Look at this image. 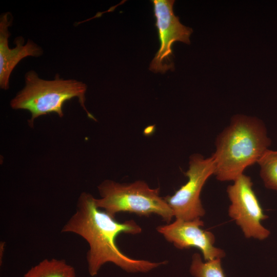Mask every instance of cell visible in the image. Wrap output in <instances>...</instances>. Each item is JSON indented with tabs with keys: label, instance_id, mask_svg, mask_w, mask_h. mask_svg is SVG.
<instances>
[{
	"label": "cell",
	"instance_id": "cell-1",
	"mask_svg": "<svg viewBox=\"0 0 277 277\" xmlns=\"http://www.w3.org/2000/svg\"><path fill=\"white\" fill-rule=\"evenodd\" d=\"M64 233H72L83 238L89 245L87 253L88 270L91 276L96 275L103 265L112 263L131 272H147L166 262H152L133 259L123 253L116 244L121 233L137 234L141 227L134 221L118 222L96 205L95 198L83 192L80 195L75 212L63 226Z\"/></svg>",
	"mask_w": 277,
	"mask_h": 277
},
{
	"label": "cell",
	"instance_id": "cell-2",
	"mask_svg": "<svg viewBox=\"0 0 277 277\" xmlns=\"http://www.w3.org/2000/svg\"><path fill=\"white\" fill-rule=\"evenodd\" d=\"M266 126L258 118L238 114L217 136L214 175L221 182L234 181L257 163L271 144Z\"/></svg>",
	"mask_w": 277,
	"mask_h": 277
},
{
	"label": "cell",
	"instance_id": "cell-3",
	"mask_svg": "<svg viewBox=\"0 0 277 277\" xmlns=\"http://www.w3.org/2000/svg\"><path fill=\"white\" fill-rule=\"evenodd\" d=\"M25 85L11 100L10 107L14 110H26L31 114L28 120L32 127L39 116L56 113L59 117L64 115L63 106L71 98L77 97L80 105L88 117L96 121L85 106L87 85L76 80H64L56 75L53 80L41 78L33 70L28 71L25 76Z\"/></svg>",
	"mask_w": 277,
	"mask_h": 277
},
{
	"label": "cell",
	"instance_id": "cell-4",
	"mask_svg": "<svg viewBox=\"0 0 277 277\" xmlns=\"http://www.w3.org/2000/svg\"><path fill=\"white\" fill-rule=\"evenodd\" d=\"M97 189L101 197L95 198L96 206L114 217L120 212L140 216L155 214L169 224L174 216L164 197L160 196V188H151L144 181L127 184L105 180Z\"/></svg>",
	"mask_w": 277,
	"mask_h": 277
},
{
	"label": "cell",
	"instance_id": "cell-5",
	"mask_svg": "<svg viewBox=\"0 0 277 277\" xmlns=\"http://www.w3.org/2000/svg\"><path fill=\"white\" fill-rule=\"evenodd\" d=\"M215 165L213 157H205L201 154H192L189 167L185 172L187 182L172 195L164 199L172 209L176 219L184 221L201 219L205 214L200 195L205 183L214 175Z\"/></svg>",
	"mask_w": 277,
	"mask_h": 277
},
{
	"label": "cell",
	"instance_id": "cell-6",
	"mask_svg": "<svg viewBox=\"0 0 277 277\" xmlns=\"http://www.w3.org/2000/svg\"><path fill=\"white\" fill-rule=\"evenodd\" d=\"M252 185L250 177L243 174L228 186L227 193L231 203L228 214L246 238L263 240L270 234L261 223L268 216L264 213Z\"/></svg>",
	"mask_w": 277,
	"mask_h": 277
},
{
	"label": "cell",
	"instance_id": "cell-7",
	"mask_svg": "<svg viewBox=\"0 0 277 277\" xmlns=\"http://www.w3.org/2000/svg\"><path fill=\"white\" fill-rule=\"evenodd\" d=\"M154 16L160 43V49L151 61L150 70L154 72L164 73L174 68L171 63L172 46L180 41L189 44L192 30L182 24L179 17L173 13V0H153Z\"/></svg>",
	"mask_w": 277,
	"mask_h": 277
},
{
	"label": "cell",
	"instance_id": "cell-8",
	"mask_svg": "<svg viewBox=\"0 0 277 277\" xmlns=\"http://www.w3.org/2000/svg\"><path fill=\"white\" fill-rule=\"evenodd\" d=\"M203 226L201 219L190 221L176 219L170 224L158 226L156 230L179 249L198 248L206 261L224 257L225 252L214 245L213 234L202 229Z\"/></svg>",
	"mask_w": 277,
	"mask_h": 277
},
{
	"label": "cell",
	"instance_id": "cell-9",
	"mask_svg": "<svg viewBox=\"0 0 277 277\" xmlns=\"http://www.w3.org/2000/svg\"><path fill=\"white\" fill-rule=\"evenodd\" d=\"M13 17L10 12H6L0 17V87L7 90L9 86L11 74L18 63L28 56L38 57L43 51L36 44L28 39L24 44L22 36L16 37L14 48L8 46V38L10 36L8 28L12 23Z\"/></svg>",
	"mask_w": 277,
	"mask_h": 277
},
{
	"label": "cell",
	"instance_id": "cell-10",
	"mask_svg": "<svg viewBox=\"0 0 277 277\" xmlns=\"http://www.w3.org/2000/svg\"><path fill=\"white\" fill-rule=\"evenodd\" d=\"M23 277H76L73 266L64 260L44 259L32 267Z\"/></svg>",
	"mask_w": 277,
	"mask_h": 277
},
{
	"label": "cell",
	"instance_id": "cell-11",
	"mask_svg": "<svg viewBox=\"0 0 277 277\" xmlns=\"http://www.w3.org/2000/svg\"><path fill=\"white\" fill-rule=\"evenodd\" d=\"M257 164L265 186L277 192V150H267Z\"/></svg>",
	"mask_w": 277,
	"mask_h": 277
},
{
	"label": "cell",
	"instance_id": "cell-12",
	"mask_svg": "<svg viewBox=\"0 0 277 277\" xmlns=\"http://www.w3.org/2000/svg\"><path fill=\"white\" fill-rule=\"evenodd\" d=\"M221 259L203 262L200 254L192 255L190 272L195 277H226L221 265Z\"/></svg>",
	"mask_w": 277,
	"mask_h": 277
}]
</instances>
